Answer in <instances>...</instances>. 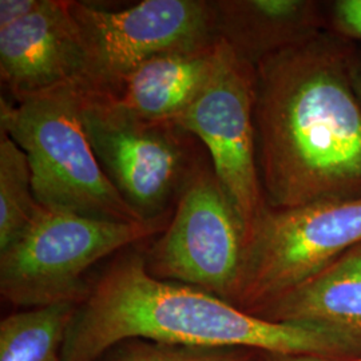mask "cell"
I'll return each mask as SVG.
<instances>
[{
	"mask_svg": "<svg viewBox=\"0 0 361 361\" xmlns=\"http://www.w3.org/2000/svg\"><path fill=\"white\" fill-rule=\"evenodd\" d=\"M355 42L325 30L256 66L258 169L268 207L361 197Z\"/></svg>",
	"mask_w": 361,
	"mask_h": 361,
	"instance_id": "cell-1",
	"label": "cell"
},
{
	"mask_svg": "<svg viewBox=\"0 0 361 361\" xmlns=\"http://www.w3.org/2000/svg\"><path fill=\"white\" fill-rule=\"evenodd\" d=\"M129 340L324 357L361 349L322 326L273 322L202 289L159 280L137 250L119 255L91 285L68 328L61 361H98Z\"/></svg>",
	"mask_w": 361,
	"mask_h": 361,
	"instance_id": "cell-2",
	"label": "cell"
},
{
	"mask_svg": "<svg viewBox=\"0 0 361 361\" xmlns=\"http://www.w3.org/2000/svg\"><path fill=\"white\" fill-rule=\"evenodd\" d=\"M0 130L26 153L40 207L92 219L149 221L123 200L94 153L77 83L20 104L1 98Z\"/></svg>",
	"mask_w": 361,
	"mask_h": 361,
	"instance_id": "cell-3",
	"label": "cell"
},
{
	"mask_svg": "<svg viewBox=\"0 0 361 361\" xmlns=\"http://www.w3.org/2000/svg\"><path fill=\"white\" fill-rule=\"evenodd\" d=\"M171 214L122 222L42 207L13 244L0 250V293L18 307L80 304L90 292L86 273L118 250L166 229Z\"/></svg>",
	"mask_w": 361,
	"mask_h": 361,
	"instance_id": "cell-4",
	"label": "cell"
},
{
	"mask_svg": "<svg viewBox=\"0 0 361 361\" xmlns=\"http://www.w3.org/2000/svg\"><path fill=\"white\" fill-rule=\"evenodd\" d=\"M79 90L83 126L116 190L143 219L171 214V205L205 162L195 138L173 122L130 111L113 95Z\"/></svg>",
	"mask_w": 361,
	"mask_h": 361,
	"instance_id": "cell-5",
	"label": "cell"
},
{
	"mask_svg": "<svg viewBox=\"0 0 361 361\" xmlns=\"http://www.w3.org/2000/svg\"><path fill=\"white\" fill-rule=\"evenodd\" d=\"M361 244V197L264 213L246 245L233 305L261 314Z\"/></svg>",
	"mask_w": 361,
	"mask_h": 361,
	"instance_id": "cell-6",
	"label": "cell"
},
{
	"mask_svg": "<svg viewBox=\"0 0 361 361\" xmlns=\"http://www.w3.org/2000/svg\"><path fill=\"white\" fill-rule=\"evenodd\" d=\"M246 252V232L210 162L194 171L173 217L143 255L159 280L202 289L233 304Z\"/></svg>",
	"mask_w": 361,
	"mask_h": 361,
	"instance_id": "cell-7",
	"label": "cell"
},
{
	"mask_svg": "<svg viewBox=\"0 0 361 361\" xmlns=\"http://www.w3.org/2000/svg\"><path fill=\"white\" fill-rule=\"evenodd\" d=\"M256 87V66L222 40L207 87L173 121L207 147L216 177L244 224L246 245L268 210L258 169Z\"/></svg>",
	"mask_w": 361,
	"mask_h": 361,
	"instance_id": "cell-8",
	"label": "cell"
},
{
	"mask_svg": "<svg viewBox=\"0 0 361 361\" xmlns=\"http://www.w3.org/2000/svg\"><path fill=\"white\" fill-rule=\"evenodd\" d=\"M70 10L86 51L78 86L94 94L116 97L126 75L150 56L214 37L207 0H143L118 11L70 0Z\"/></svg>",
	"mask_w": 361,
	"mask_h": 361,
	"instance_id": "cell-9",
	"label": "cell"
},
{
	"mask_svg": "<svg viewBox=\"0 0 361 361\" xmlns=\"http://www.w3.org/2000/svg\"><path fill=\"white\" fill-rule=\"evenodd\" d=\"M86 51L70 0H44L37 13L0 30V79L15 104L79 85Z\"/></svg>",
	"mask_w": 361,
	"mask_h": 361,
	"instance_id": "cell-10",
	"label": "cell"
},
{
	"mask_svg": "<svg viewBox=\"0 0 361 361\" xmlns=\"http://www.w3.org/2000/svg\"><path fill=\"white\" fill-rule=\"evenodd\" d=\"M212 28L233 51L257 66L329 30L328 6L314 0H212Z\"/></svg>",
	"mask_w": 361,
	"mask_h": 361,
	"instance_id": "cell-11",
	"label": "cell"
},
{
	"mask_svg": "<svg viewBox=\"0 0 361 361\" xmlns=\"http://www.w3.org/2000/svg\"><path fill=\"white\" fill-rule=\"evenodd\" d=\"M221 50L213 37L155 54L126 75L116 98L142 118L173 122L207 87Z\"/></svg>",
	"mask_w": 361,
	"mask_h": 361,
	"instance_id": "cell-12",
	"label": "cell"
},
{
	"mask_svg": "<svg viewBox=\"0 0 361 361\" xmlns=\"http://www.w3.org/2000/svg\"><path fill=\"white\" fill-rule=\"evenodd\" d=\"M258 316L322 326L347 336L361 347V244Z\"/></svg>",
	"mask_w": 361,
	"mask_h": 361,
	"instance_id": "cell-13",
	"label": "cell"
},
{
	"mask_svg": "<svg viewBox=\"0 0 361 361\" xmlns=\"http://www.w3.org/2000/svg\"><path fill=\"white\" fill-rule=\"evenodd\" d=\"M75 302L16 312L0 323V361H61Z\"/></svg>",
	"mask_w": 361,
	"mask_h": 361,
	"instance_id": "cell-14",
	"label": "cell"
},
{
	"mask_svg": "<svg viewBox=\"0 0 361 361\" xmlns=\"http://www.w3.org/2000/svg\"><path fill=\"white\" fill-rule=\"evenodd\" d=\"M39 205L27 155L1 130L0 135V250L11 245L31 225Z\"/></svg>",
	"mask_w": 361,
	"mask_h": 361,
	"instance_id": "cell-15",
	"label": "cell"
},
{
	"mask_svg": "<svg viewBox=\"0 0 361 361\" xmlns=\"http://www.w3.org/2000/svg\"><path fill=\"white\" fill-rule=\"evenodd\" d=\"M98 361H247L238 349L171 345L129 340L106 352Z\"/></svg>",
	"mask_w": 361,
	"mask_h": 361,
	"instance_id": "cell-16",
	"label": "cell"
},
{
	"mask_svg": "<svg viewBox=\"0 0 361 361\" xmlns=\"http://www.w3.org/2000/svg\"><path fill=\"white\" fill-rule=\"evenodd\" d=\"M329 30L348 40L361 42V0H337L328 6Z\"/></svg>",
	"mask_w": 361,
	"mask_h": 361,
	"instance_id": "cell-17",
	"label": "cell"
},
{
	"mask_svg": "<svg viewBox=\"0 0 361 361\" xmlns=\"http://www.w3.org/2000/svg\"><path fill=\"white\" fill-rule=\"evenodd\" d=\"M44 0H1L0 1V30L13 26L27 16L37 13Z\"/></svg>",
	"mask_w": 361,
	"mask_h": 361,
	"instance_id": "cell-18",
	"label": "cell"
},
{
	"mask_svg": "<svg viewBox=\"0 0 361 361\" xmlns=\"http://www.w3.org/2000/svg\"><path fill=\"white\" fill-rule=\"evenodd\" d=\"M268 361H361L357 359H334L324 356H308V355H279V353H267Z\"/></svg>",
	"mask_w": 361,
	"mask_h": 361,
	"instance_id": "cell-19",
	"label": "cell"
},
{
	"mask_svg": "<svg viewBox=\"0 0 361 361\" xmlns=\"http://www.w3.org/2000/svg\"><path fill=\"white\" fill-rule=\"evenodd\" d=\"M352 80H353V86L356 94L359 97L361 102V51L357 50L356 56H355V62H353V68H352Z\"/></svg>",
	"mask_w": 361,
	"mask_h": 361,
	"instance_id": "cell-20",
	"label": "cell"
}]
</instances>
